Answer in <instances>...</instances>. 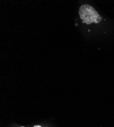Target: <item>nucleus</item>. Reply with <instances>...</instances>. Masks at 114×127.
I'll list each match as a JSON object with an SVG mask.
<instances>
[{"mask_svg": "<svg viewBox=\"0 0 114 127\" xmlns=\"http://www.w3.org/2000/svg\"><path fill=\"white\" fill-rule=\"evenodd\" d=\"M34 127H41L40 126H39V125H36V126H34Z\"/></svg>", "mask_w": 114, "mask_h": 127, "instance_id": "nucleus-2", "label": "nucleus"}, {"mask_svg": "<svg viewBox=\"0 0 114 127\" xmlns=\"http://www.w3.org/2000/svg\"></svg>", "mask_w": 114, "mask_h": 127, "instance_id": "nucleus-3", "label": "nucleus"}, {"mask_svg": "<svg viewBox=\"0 0 114 127\" xmlns=\"http://www.w3.org/2000/svg\"><path fill=\"white\" fill-rule=\"evenodd\" d=\"M79 15L82 23L87 25L98 24L101 22V17L95 9L88 4L82 5L80 7Z\"/></svg>", "mask_w": 114, "mask_h": 127, "instance_id": "nucleus-1", "label": "nucleus"}]
</instances>
